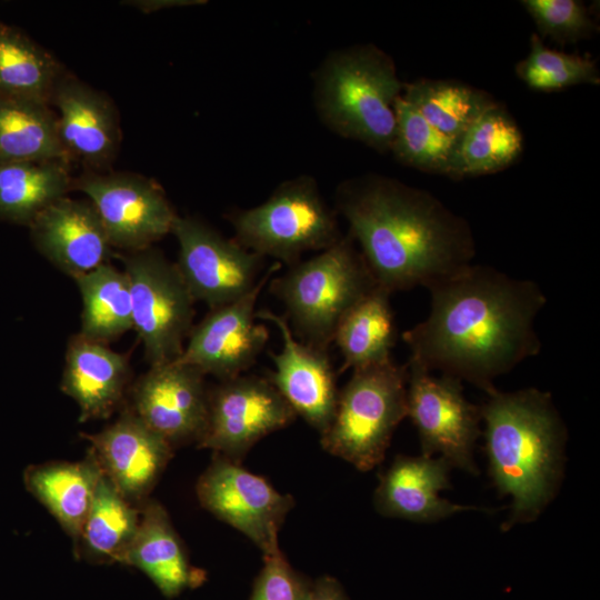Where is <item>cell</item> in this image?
<instances>
[{
    "instance_id": "cell-27",
    "label": "cell",
    "mask_w": 600,
    "mask_h": 600,
    "mask_svg": "<svg viewBox=\"0 0 600 600\" xmlns=\"http://www.w3.org/2000/svg\"><path fill=\"white\" fill-rule=\"evenodd\" d=\"M390 294L378 286L339 323L333 338L343 359L339 373L392 358L397 330Z\"/></svg>"
},
{
    "instance_id": "cell-31",
    "label": "cell",
    "mask_w": 600,
    "mask_h": 600,
    "mask_svg": "<svg viewBox=\"0 0 600 600\" xmlns=\"http://www.w3.org/2000/svg\"><path fill=\"white\" fill-rule=\"evenodd\" d=\"M59 67L49 52L21 31L0 23V96L49 102Z\"/></svg>"
},
{
    "instance_id": "cell-5",
    "label": "cell",
    "mask_w": 600,
    "mask_h": 600,
    "mask_svg": "<svg viewBox=\"0 0 600 600\" xmlns=\"http://www.w3.org/2000/svg\"><path fill=\"white\" fill-rule=\"evenodd\" d=\"M378 287L353 239L347 233L331 247L272 277L268 290L303 343L329 351L344 316Z\"/></svg>"
},
{
    "instance_id": "cell-13",
    "label": "cell",
    "mask_w": 600,
    "mask_h": 600,
    "mask_svg": "<svg viewBox=\"0 0 600 600\" xmlns=\"http://www.w3.org/2000/svg\"><path fill=\"white\" fill-rule=\"evenodd\" d=\"M72 189L96 208L112 248L137 251L172 232L178 217L162 188L131 173L82 174Z\"/></svg>"
},
{
    "instance_id": "cell-3",
    "label": "cell",
    "mask_w": 600,
    "mask_h": 600,
    "mask_svg": "<svg viewBox=\"0 0 600 600\" xmlns=\"http://www.w3.org/2000/svg\"><path fill=\"white\" fill-rule=\"evenodd\" d=\"M487 396L480 407L484 447L494 486L512 499L508 530L534 521L556 496L567 433L549 392L528 388Z\"/></svg>"
},
{
    "instance_id": "cell-18",
    "label": "cell",
    "mask_w": 600,
    "mask_h": 600,
    "mask_svg": "<svg viewBox=\"0 0 600 600\" xmlns=\"http://www.w3.org/2000/svg\"><path fill=\"white\" fill-rule=\"evenodd\" d=\"M39 252L72 279L109 262L112 247L89 200L62 197L30 223Z\"/></svg>"
},
{
    "instance_id": "cell-24",
    "label": "cell",
    "mask_w": 600,
    "mask_h": 600,
    "mask_svg": "<svg viewBox=\"0 0 600 600\" xmlns=\"http://www.w3.org/2000/svg\"><path fill=\"white\" fill-rule=\"evenodd\" d=\"M523 148L520 127L497 102L458 139L448 177L460 180L502 171L520 158Z\"/></svg>"
},
{
    "instance_id": "cell-30",
    "label": "cell",
    "mask_w": 600,
    "mask_h": 600,
    "mask_svg": "<svg viewBox=\"0 0 600 600\" xmlns=\"http://www.w3.org/2000/svg\"><path fill=\"white\" fill-rule=\"evenodd\" d=\"M401 96L437 130L458 140L497 101L486 91L457 80L419 79Z\"/></svg>"
},
{
    "instance_id": "cell-25",
    "label": "cell",
    "mask_w": 600,
    "mask_h": 600,
    "mask_svg": "<svg viewBox=\"0 0 600 600\" xmlns=\"http://www.w3.org/2000/svg\"><path fill=\"white\" fill-rule=\"evenodd\" d=\"M140 506L128 501L102 473L73 549L92 563H121L140 522Z\"/></svg>"
},
{
    "instance_id": "cell-12",
    "label": "cell",
    "mask_w": 600,
    "mask_h": 600,
    "mask_svg": "<svg viewBox=\"0 0 600 600\" xmlns=\"http://www.w3.org/2000/svg\"><path fill=\"white\" fill-rule=\"evenodd\" d=\"M171 233L179 244L176 264L192 298L210 309L250 292L266 271L263 257L199 219L178 216Z\"/></svg>"
},
{
    "instance_id": "cell-36",
    "label": "cell",
    "mask_w": 600,
    "mask_h": 600,
    "mask_svg": "<svg viewBox=\"0 0 600 600\" xmlns=\"http://www.w3.org/2000/svg\"><path fill=\"white\" fill-rule=\"evenodd\" d=\"M307 600H347V597L337 579L323 576L311 582Z\"/></svg>"
},
{
    "instance_id": "cell-8",
    "label": "cell",
    "mask_w": 600,
    "mask_h": 600,
    "mask_svg": "<svg viewBox=\"0 0 600 600\" xmlns=\"http://www.w3.org/2000/svg\"><path fill=\"white\" fill-rule=\"evenodd\" d=\"M133 329L150 366L177 360L193 328L194 299L178 267L153 246L121 257Z\"/></svg>"
},
{
    "instance_id": "cell-35",
    "label": "cell",
    "mask_w": 600,
    "mask_h": 600,
    "mask_svg": "<svg viewBox=\"0 0 600 600\" xmlns=\"http://www.w3.org/2000/svg\"><path fill=\"white\" fill-rule=\"evenodd\" d=\"M311 582L297 572L283 553L263 556L250 600H307Z\"/></svg>"
},
{
    "instance_id": "cell-2",
    "label": "cell",
    "mask_w": 600,
    "mask_h": 600,
    "mask_svg": "<svg viewBox=\"0 0 600 600\" xmlns=\"http://www.w3.org/2000/svg\"><path fill=\"white\" fill-rule=\"evenodd\" d=\"M334 210L389 293L426 288L472 263L476 254L467 220L427 190L394 178L364 173L341 181Z\"/></svg>"
},
{
    "instance_id": "cell-23",
    "label": "cell",
    "mask_w": 600,
    "mask_h": 600,
    "mask_svg": "<svg viewBox=\"0 0 600 600\" xmlns=\"http://www.w3.org/2000/svg\"><path fill=\"white\" fill-rule=\"evenodd\" d=\"M101 476L102 471L90 451L80 461L32 464L23 472L27 490L70 537L73 549L80 539Z\"/></svg>"
},
{
    "instance_id": "cell-19",
    "label": "cell",
    "mask_w": 600,
    "mask_h": 600,
    "mask_svg": "<svg viewBox=\"0 0 600 600\" xmlns=\"http://www.w3.org/2000/svg\"><path fill=\"white\" fill-rule=\"evenodd\" d=\"M451 466L441 457L397 456L380 476L373 494L376 510L384 517L436 522L461 511L490 510L452 503L440 492L450 488Z\"/></svg>"
},
{
    "instance_id": "cell-22",
    "label": "cell",
    "mask_w": 600,
    "mask_h": 600,
    "mask_svg": "<svg viewBox=\"0 0 600 600\" xmlns=\"http://www.w3.org/2000/svg\"><path fill=\"white\" fill-rule=\"evenodd\" d=\"M140 511V522L123 564L142 571L167 598L199 587L206 576L190 564L164 507L148 499Z\"/></svg>"
},
{
    "instance_id": "cell-26",
    "label": "cell",
    "mask_w": 600,
    "mask_h": 600,
    "mask_svg": "<svg viewBox=\"0 0 600 600\" xmlns=\"http://www.w3.org/2000/svg\"><path fill=\"white\" fill-rule=\"evenodd\" d=\"M48 160L69 161L48 102L0 96V163Z\"/></svg>"
},
{
    "instance_id": "cell-1",
    "label": "cell",
    "mask_w": 600,
    "mask_h": 600,
    "mask_svg": "<svg viewBox=\"0 0 600 600\" xmlns=\"http://www.w3.org/2000/svg\"><path fill=\"white\" fill-rule=\"evenodd\" d=\"M426 288L428 317L401 336L408 360L489 394L497 377L540 352L534 321L547 297L534 281L470 263Z\"/></svg>"
},
{
    "instance_id": "cell-11",
    "label": "cell",
    "mask_w": 600,
    "mask_h": 600,
    "mask_svg": "<svg viewBox=\"0 0 600 600\" xmlns=\"http://www.w3.org/2000/svg\"><path fill=\"white\" fill-rule=\"evenodd\" d=\"M196 494L202 508L244 534L263 556L280 551L279 531L294 506L292 496L219 454L199 477Z\"/></svg>"
},
{
    "instance_id": "cell-33",
    "label": "cell",
    "mask_w": 600,
    "mask_h": 600,
    "mask_svg": "<svg viewBox=\"0 0 600 600\" xmlns=\"http://www.w3.org/2000/svg\"><path fill=\"white\" fill-rule=\"evenodd\" d=\"M514 72L529 89L540 92L600 84V71L592 57L550 49L536 32L530 37L528 54L516 64Z\"/></svg>"
},
{
    "instance_id": "cell-20",
    "label": "cell",
    "mask_w": 600,
    "mask_h": 600,
    "mask_svg": "<svg viewBox=\"0 0 600 600\" xmlns=\"http://www.w3.org/2000/svg\"><path fill=\"white\" fill-rule=\"evenodd\" d=\"M127 353L80 333L68 342L60 388L79 407V421L108 419L124 402L131 387Z\"/></svg>"
},
{
    "instance_id": "cell-14",
    "label": "cell",
    "mask_w": 600,
    "mask_h": 600,
    "mask_svg": "<svg viewBox=\"0 0 600 600\" xmlns=\"http://www.w3.org/2000/svg\"><path fill=\"white\" fill-rule=\"evenodd\" d=\"M280 269L281 263L274 261L250 292L210 309L192 328L177 360L219 381L236 378L251 368L269 340L268 328L256 322V304L263 288Z\"/></svg>"
},
{
    "instance_id": "cell-6",
    "label": "cell",
    "mask_w": 600,
    "mask_h": 600,
    "mask_svg": "<svg viewBox=\"0 0 600 600\" xmlns=\"http://www.w3.org/2000/svg\"><path fill=\"white\" fill-rule=\"evenodd\" d=\"M407 366L392 358L357 368L339 390L332 421L320 434L324 451L360 471L380 464L407 417Z\"/></svg>"
},
{
    "instance_id": "cell-15",
    "label": "cell",
    "mask_w": 600,
    "mask_h": 600,
    "mask_svg": "<svg viewBox=\"0 0 600 600\" xmlns=\"http://www.w3.org/2000/svg\"><path fill=\"white\" fill-rule=\"evenodd\" d=\"M206 374L178 360L150 366L130 387L128 407L173 449L198 443L208 418Z\"/></svg>"
},
{
    "instance_id": "cell-32",
    "label": "cell",
    "mask_w": 600,
    "mask_h": 600,
    "mask_svg": "<svg viewBox=\"0 0 600 600\" xmlns=\"http://www.w3.org/2000/svg\"><path fill=\"white\" fill-rule=\"evenodd\" d=\"M396 131L390 152L403 166L448 177L456 139L432 127L401 94L396 99Z\"/></svg>"
},
{
    "instance_id": "cell-7",
    "label": "cell",
    "mask_w": 600,
    "mask_h": 600,
    "mask_svg": "<svg viewBox=\"0 0 600 600\" xmlns=\"http://www.w3.org/2000/svg\"><path fill=\"white\" fill-rule=\"evenodd\" d=\"M338 217L317 180L301 174L281 182L262 203L231 210L227 220L242 247L290 267L303 253L322 251L342 238Z\"/></svg>"
},
{
    "instance_id": "cell-21",
    "label": "cell",
    "mask_w": 600,
    "mask_h": 600,
    "mask_svg": "<svg viewBox=\"0 0 600 600\" xmlns=\"http://www.w3.org/2000/svg\"><path fill=\"white\" fill-rule=\"evenodd\" d=\"M52 100L60 113L58 130L68 160H79L91 168L111 162L120 142L113 103L72 78L58 81Z\"/></svg>"
},
{
    "instance_id": "cell-34",
    "label": "cell",
    "mask_w": 600,
    "mask_h": 600,
    "mask_svg": "<svg viewBox=\"0 0 600 600\" xmlns=\"http://www.w3.org/2000/svg\"><path fill=\"white\" fill-rule=\"evenodd\" d=\"M541 39L559 44L577 43L593 37L599 27L588 7L578 0H522Z\"/></svg>"
},
{
    "instance_id": "cell-16",
    "label": "cell",
    "mask_w": 600,
    "mask_h": 600,
    "mask_svg": "<svg viewBox=\"0 0 600 600\" xmlns=\"http://www.w3.org/2000/svg\"><path fill=\"white\" fill-rule=\"evenodd\" d=\"M102 473L131 503L149 498L174 449L126 406L111 424L97 433H81Z\"/></svg>"
},
{
    "instance_id": "cell-28",
    "label": "cell",
    "mask_w": 600,
    "mask_h": 600,
    "mask_svg": "<svg viewBox=\"0 0 600 600\" xmlns=\"http://www.w3.org/2000/svg\"><path fill=\"white\" fill-rule=\"evenodd\" d=\"M67 162L0 163V219L30 226L56 200L72 190Z\"/></svg>"
},
{
    "instance_id": "cell-29",
    "label": "cell",
    "mask_w": 600,
    "mask_h": 600,
    "mask_svg": "<svg viewBox=\"0 0 600 600\" xmlns=\"http://www.w3.org/2000/svg\"><path fill=\"white\" fill-rule=\"evenodd\" d=\"M73 280L82 299L81 336L108 344L133 329L130 286L123 270L107 262Z\"/></svg>"
},
{
    "instance_id": "cell-10",
    "label": "cell",
    "mask_w": 600,
    "mask_h": 600,
    "mask_svg": "<svg viewBox=\"0 0 600 600\" xmlns=\"http://www.w3.org/2000/svg\"><path fill=\"white\" fill-rule=\"evenodd\" d=\"M296 418L268 378L240 374L209 388L207 424L197 447L240 463L256 443Z\"/></svg>"
},
{
    "instance_id": "cell-4",
    "label": "cell",
    "mask_w": 600,
    "mask_h": 600,
    "mask_svg": "<svg viewBox=\"0 0 600 600\" xmlns=\"http://www.w3.org/2000/svg\"><path fill=\"white\" fill-rule=\"evenodd\" d=\"M403 86L386 51L354 44L329 52L316 68L312 101L330 131L387 153L396 131L393 104Z\"/></svg>"
},
{
    "instance_id": "cell-9",
    "label": "cell",
    "mask_w": 600,
    "mask_h": 600,
    "mask_svg": "<svg viewBox=\"0 0 600 600\" xmlns=\"http://www.w3.org/2000/svg\"><path fill=\"white\" fill-rule=\"evenodd\" d=\"M406 366L407 417L417 428L421 454L438 453L451 467L477 474L473 449L481 433L480 407L467 400L459 379L434 377L410 360Z\"/></svg>"
},
{
    "instance_id": "cell-37",
    "label": "cell",
    "mask_w": 600,
    "mask_h": 600,
    "mask_svg": "<svg viewBox=\"0 0 600 600\" xmlns=\"http://www.w3.org/2000/svg\"><path fill=\"white\" fill-rule=\"evenodd\" d=\"M143 3V2H142ZM146 4H139V7H148L149 11H154L158 9L173 8V7H184V6H194V3H202V1H184V0H162V1H148Z\"/></svg>"
},
{
    "instance_id": "cell-17",
    "label": "cell",
    "mask_w": 600,
    "mask_h": 600,
    "mask_svg": "<svg viewBox=\"0 0 600 600\" xmlns=\"http://www.w3.org/2000/svg\"><path fill=\"white\" fill-rule=\"evenodd\" d=\"M256 318L273 323L282 340L281 350L270 352L274 370L269 381L297 417L323 433L332 421L339 394L329 351L299 341L284 316L262 309Z\"/></svg>"
}]
</instances>
